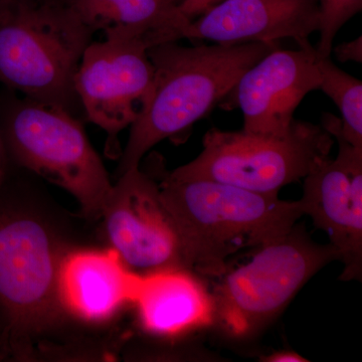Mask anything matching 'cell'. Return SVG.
Segmentation results:
<instances>
[{
    "label": "cell",
    "instance_id": "5b68a950",
    "mask_svg": "<svg viewBox=\"0 0 362 362\" xmlns=\"http://www.w3.org/2000/svg\"><path fill=\"white\" fill-rule=\"evenodd\" d=\"M339 261L332 245L317 244L303 226L258 247L244 265L226 270L213 295L214 322L230 337H254L281 313L323 267Z\"/></svg>",
    "mask_w": 362,
    "mask_h": 362
},
{
    "label": "cell",
    "instance_id": "5bb4252c",
    "mask_svg": "<svg viewBox=\"0 0 362 362\" xmlns=\"http://www.w3.org/2000/svg\"><path fill=\"white\" fill-rule=\"evenodd\" d=\"M143 329L173 337L214 323L213 295L194 272L180 267L141 274L134 303Z\"/></svg>",
    "mask_w": 362,
    "mask_h": 362
},
{
    "label": "cell",
    "instance_id": "8fae6325",
    "mask_svg": "<svg viewBox=\"0 0 362 362\" xmlns=\"http://www.w3.org/2000/svg\"><path fill=\"white\" fill-rule=\"evenodd\" d=\"M328 132L338 143L337 158H328L304 178L299 202L304 216L337 249L344 265L342 280H354L362 272V148Z\"/></svg>",
    "mask_w": 362,
    "mask_h": 362
},
{
    "label": "cell",
    "instance_id": "9c48e42d",
    "mask_svg": "<svg viewBox=\"0 0 362 362\" xmlns=\"http://www.w3.org/2000/svg\"><path fill=\"white\" fill-rule=\"evenodd\" d=\"M102 218L112 249L130 269L142 274L187 269L177 226L162 202L158 183L139 168L120 175Z\"/></svg>",
    "mask_w": 362,
    "mask_h": 362
},
{
    "label": "cell",
    "instance_id": "7402d4cb",
    "mask_svg": "<svg viewBox=\"0 0 362 362\" xmlns=\"http://www.w3.org/2000/svg\"><path fill=\"white\" fill-rule=\"evenodd\" d=\"M178 1H180V2L182 1V0H178Z\"/></svg>",
    "mask_w": 362,
    "mask_h": 362
},
{
    "label": "cell",
    "instance_id": "ac0fdd59",
    "mask_svg": "<svg viewBox=\"0 0 362 362\" xmlns=\"http://www.w3.org/2000/svg\"><path fill=\"white\" fill-rule=\"evenodd\" d=\"M362 42L361 37L352 42L338 45L335 49H332L338 61L345 62L354 61L361 63L362 61Z\"/></svg>",
    "mask_w": 362,
    "mask_h": 362
},
{
    "label": "cell",
    "instance_id": "52a82bcc",
    "mask_svg": "<svg viewBox=\"0 0 362 362\" xmlns=\"http://www.w3.org/2000/svg\"><path fill=\"white\" fill-rule=\"evenodd\" d=\"M64 254L42 221L25 214L0 216V316L9 344L58 323L64 312L58 293Z\"/></svg>",
    "mask_w": 362,
    "mask_h": 362
},
{
    "label": "cell",
    "instance_id": "ffe728a7",
    "mask_svg": "<svg viewBox=\"0 0 362 362\" xmlns=\"http://www.w3.org/2000/svg\"><path fill=\"white\" fill-rule=\"evenodd\" d=\"M263 361L267 362H306L308 359L300 356L297 352L291 350H280V351L273 352L270 356L263 357Z\"/></svg>",
    "mask_w": 362,
    "mask_h": 362
},
{
    "label": "cell",
    "instance_id": "e0dca14e",
    "mask_svg": "<svg viewBox=\"0 0 362 362\" xmlns=\"http://www.w3.org/2000/svg\"><path fill=\"white\" fill-rule=\"evenodd\" d=\"M320 39L315 47L320 58H330L338 30L361 11L362 0H319Z\"/></svg>",
    "mask_w": 362,
    "mask_h": 362
},
{
    "label": "cell",
    "instance_id": "277c9868",
    "mask_svg": "<svg viewBox=\"0 0 362 362\" xmlns=\"http://www.w3.org/2000/svg\"><path fill=\"white\" fill-rule=\"evenodd\" d=\"M333 144L334 138L322 125L305 121L295 120L282 136L211 128L199 156L169 175L279 194L281 188L306 177L327 160Z\"/></svg>",
    "mask_w": 362,
    "mask_h": 362
},
{
    "label": "cell",
    "instance_id": "7a4b0ae2",
    "mask_svg": "<svg viewBox=\"0 0 362 362\" xmlns=\"http://www.w3.org/2000/svg\"><path fill=\"white\" fill-rule=\"evenodd\" d=\"M276 49L277 42L188 47L177 42L149 49L153 90L144 112L131 125L120 175L139 168L143 156L157 143L185 132L204 118L230 94L247 69Z\"/></svg>",
    "mask_w": 362,
    "mask_h": 362
},
{
    "label": "cell",
    "instance_id": "8992f818",
    "mask_svg": "<svg viewBox=\"0 0 362 362\" xmlns=\"http://www.w3.org/2000/svg\"><path fill=\"white\" fill-rule=\"evenodd\" d=\"M4 129L21 165L70 192L88 218H101L114 185L73 113L28 99L7 112Z\"/></svg>",
    "mask_w": 362,
    "mask_h": 362
},
{
    "label": "cell",
    "instance_id": "ba28073f",
    "mask_svg": "<svg viewBox=\"0 0 362 362\" xmlns=\"http://www.w3.org/2000/svg\"><path fill=\"white\" fill-rule=\"evenodd\" d=\"M149 47L129 35H105L86 47L75 78L78 102L95 125L116 140L141 116L151 98L154 68Z\"/></svg>",
    "mask_w": 362,
    "mask_h": 362
},
{
    "label": "cell",
    "instance_id": "3957f363",
    "mask_svg": "<svg viewBox=\"0 0 362 362\" xmlns=\"http://www.w3.org/2000/svg\"><path fill=\"white\" fill-rule=\"evenodd\" d=\"M92 30L68 0L0 4V84L73 113L75 78Z\"/></svg>",
    "mask_w": 362,
    "mask_h": 362
},
{
    "label": "cell",
    "instance_id": "9a60e30c",
    "mask_svg": "<svg viewBox=\"0 0 362 362\" xmlns=\"http://www.w3.org/2000/svg\"><path fill=\"white\" fill-rule=\"evenodd\" d=\"M86 25L105 35L121 33L140 37L149 49L180 40L192 18L177 0H68Z\"/></svg>",
    "mask_w": 362,
    "mask_h": 362
},
{
    "label": "cell",
    "instance_id": "4fadbf2b",
    "mask_svg": "<svg viewBox=\"0 0 362 362\" xmlns=\"http://www.w3.org/2000/svg\"><path fill=\"white\" fill-rule=\"evenodd\" d=\"M140 276L112 247L65 252L58 274L62 308L86 322H105L134 303Z\"/></svg>",
    "mask_w": 362,
    "mask_h": 362
},
{
    "label": "cell",
    "instance_id": "7c38bea8",
    "mask_svg": "<svg viewBox=\"0 0 362 362\" xmlns=\"http://www.w3.org/2000/svg\"><path fill=\"white\" fill-rule=\"evenodd\" d=\"M183 28L180 40L240 45L292 39L304 49L320 28L319 0H221Z\"/></svg>",
    "mask_w": 362,
    "mask_h": 362
},
{
    "label": "cell",
    "instance_id": "2e32d148",
    "mask_svg": "<svg viewBox=\"0 0 362 362\" xmlns=\"http://www.w3.org/2000/svg\"><path fill=\"white\" fill-rule=\"evenodd\" d=\"M321 81L319 90L334 102L342 120L324 114V129L333 130L350 144L362 148V83L332 63L330 58L319 59Z\"/></svg>",
    "mask_w": 362,
    "mask_h": 362
},
{
    "label": "cell",
    "instance_id": "d6986e66",
    "mask_svg": "<svg viewBox=\"0 0 362 362\" xmlns=\"http://www.w3.org/2000/svg\"><path fill=\"white\" fill-rule=\"evenodd\" d=\"M221 0H182L180 4V11L188 18L202 14Z\"/></svg>",
    "mask_w": 362,
    "mask_h": 362
},
{
    "label": "cell",
    "instance_id": "30bf717a",
    "mask_svg": "<svg viewBox=\"0 0 362 362\" xmlns=\"http://www.w3.org/2000/svg\"><path fill=\"white\" fill-rule=\"evenodd\" d=\"M319 59L313 45L297 51L274 49L243 74L223 99L225 105L242 110L246 132L285 135L305 96L319 89Z\"/></svg>",
    "mask_w": 362,
    "mask_h": 362
},
{
    "label": "cell",
    "instance_id": "44dd1931",
    "mask_svg": "<svg viewBox=\"0 0 362 362\" xmlns=\"http://www.w3.org/2000/svg\"><path fill=\"white\" fill-rule=\"evenodd\" d=\"M7 0H0V4H4V2H6Z\"/></svg>",
    "mask_w": 362,
    "mask_h": 362
},
{
    "label": "cell",
    "instance_id": "6da1fadb",
    "mask_svg": "<svg viewBox=\"0 0 362 362\" xmlns=\"http://www.w3.org/2000/svg\"><path fill=\"white\" fill-rule=\"evenodd\" d=\"M158 187L177 226L187 268L207 277H221L235 255L284 237L304 216L299 201L218 181L166 173Z\"/></svg>",
    "mask_w": 362,
    "mask_h": 362
}]
</instances>
